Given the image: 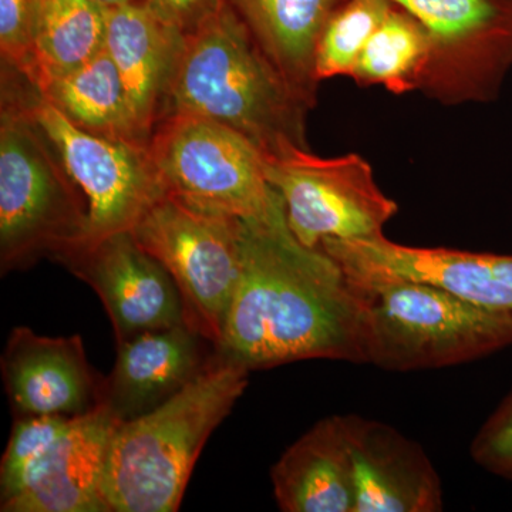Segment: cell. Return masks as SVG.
Masks as SVG:
<instances>
[{"label": "cell", "mask_w": 512, "mask_h": 512, "mask_svg": "<svg viewBox=\"0 0 512 512\" xmlns=\"http://www.w3.org/2000/svg\"><path fill=\"white\" fill-rule=\"evenodd\" d=\"M345 424L355 473V512L443 510L439 473L417 441L357 414H346Z\"/></svg>", "instance_id": "2e32d148"}, {"label": "cell", "mask_w": 512, "mask_h": 512, "mask_svg": "<svg viewBox=\"0 0 512 512\" xmlns=\"http://www.w3.org/2000/svg\"><path fill=\"white\" fill-rule=\"evenodd\" d=\"M285 512H355L356 487L345 416L319 420L271 470Z\"/></svg>", "instance_id": "ac0fdd59"}, {"label": "cell", "mask_w": 512, "mask_h": 512, "mask_svg": "<svg viewBox=\"0 0 512 512\" xmlns=\"http://www.w3.org/2000/svg\"><path fill=\"white\" fill-rule=\"evenodd\" d=\"M248 376L245 367L215 355L170 400L119 421L106 467L111 512L178 511L202 448L245 393Z\"/></svg>", "instance_id": "3957f363"}, {"label": "cell", "mask_w": 512, "mask_h": 512, "mask_svg": "<svg viewBox=\"0 0 512 512\" xmlns=\"http://www.w3.org/2000/svg\"><path fill=\"white\" fill-rule=\"evenodd\" d=\"M332 256L355 282H427L456 293L484 308L512 315V255L420 248L397 244L389 238L323 242Z\"/></svg>", "instance_id": "7c38bea8"}, {"label": "cell", "mask_w": 512, "mask_h": 512, "mask_svg": "<svg viewBox=\"0 0 512 512\" xmlns=\"http://www.w3.org/2000/svg\"><path fill=\"white\" fill-rule=\"evenodd\" d=\"M70 123L94 136L148 147L123 79L106 47L89 62L36 89Z\"/></svg>", "instance_id": "ffe728a7"}, {"label": "cell", "mask_w": 512, "mask_h": 512, "mask_svg": "<svg viewBox=\"0 0 512 512\" xmlns=\"http://www.w3.org/2000/svg\"><path fill=\"white\" fill-rule=\"evenodd\" d=\"M74 419L26 416L15 420L0 463V504L16 494L30 468L72 427Z\"/></svg>", "instance_id": "cb8c5ba5"}, {"label": "cell", "mask_w": 512, "mask_h": 512, "mask_svg": "<svg viewBox=\"0 0 512 512\" xmlns=\"http://www.w3.org/2000/svg\"><path fill=\"white\" fill-rule=\"evenodd\" d=\"M119 419L101 406L72 427L37 460L2 512H111L106 467Z\"/></svg>", "instance_id": "5bb4252c"}, {"label": "cell", "mask_w": 512, "mask_h": 512, "mask_svg": "<svg viewBox=\"0 0 512 512\" xmlns=\"http://www.w3.org/2000/svg\"><path fill=\"white\" fill-rule=\"evenodd\" d=\"M131 232L173 276L188 325L217 348L241 275V220L164 194Z\"/></svg>", "instance_id": "ba28073f"}, {"label": "cell", "mask_w": 512, "mask_h": 512, "mask_svg": "<svg viewBox=\"0 0 512 512\" xmlns=\"http://www.w3.org/2000/svg\"><path fill=\"white\" fill-rule=\"evenodd\" d=\"M429 36L420 92L441 106L490 103L512 69L508 0H390Z\"/></svg>", "instance_id": "30bf717a"}, {"label": "cell", "mask_w": 512, "mask_h": 512, "mask_svg": "<svg viewBox=\"0 0 512 512\" xmlns=\"http://www.w3.org/2000/svg\"><path fill=\"white\" fill-rule=\"evenodd\" d=\"M2 376L15 419L82 417L103 406L106 377L90 365L80 335L49 338L26 326L13 329Z\"/></svg>", "instance_id": "4fadbf2b"}, {"label": "cell", "mask_w": 512, "mask_h": 512, "mask_svg": "<svg viewBox=\"0 0 512 512\" xmlns=\"http://www.w3.org/2000/svg\"><path fill=\"white\" fill-rule=\"evenodd\" d=\"M99 295L117 342L187 323L180 289L160 262L123 231L80 242L57 256Z\"/></svg>", "instance_id": "8fae6325"}, {"label": "cell", "mask_w": 512, "mask_h": 512, "mask_svg": "<svg viewBox=\"0 0 512 512\" xmlns=\"http://www.w3.org/2000/svg\"><path fill=\"white\" fill-rule=\"evenodd\" d=\"M429 49V36L419 20L392 3L363 49L350 79L359 86L384 87L396 96L420 92Z\"/></svg>", "instance_id": "7402d4cb"}, {"label": "cell", "mask_w": 512, "mask_h": 512, "mask_svg": "<svg viewBox=\"0 0 512 512\" xmlns=\"http://www.w3.org/2000/svg\"><path fill=\"white\" fill-rule=\"evenodd\" d=\"M309 111L228 3L185 36L165 116L215 121L275 157L309 148Z\"/></svg>", "instance_id": "7a4b0ae2"}, {"label": "cell", "mask_w": 512, "mask_h": 512, "mask_svg": "<svg viewBox=\"0 0 512 512\" xmlns=\"http://www.w3.org/2000/svg\"><path fill=\"white\" fill-rule=\"evenodd\" d=\"M470 454L488 473L512 481V389L478 430Z\"/></svg>", "instance_id": "484cf974"}, {"label": "cell", "mask_w": 512, "mask_h": 512, "mask_svg": "<svg viewBox=\"0 0 512 512\" xmlns=\"http://www.w3.org/2000/svg\"><path fill=\"white\" fill-rule=\"evenodd\" d=\"M390 0H342L320 33L315 69L319 82L350 77L370 37L380 25Z\"/></svg>", "instance_id": "603a6c76"}, {"label": "cell", "mask_w": 512, "mask_h": 512, "mask_svg": "<svg viewBox=\"0 0 512 512\" xmlns=\"http://www.w3.org/2000/svg\"><path fill=\"white\" fill-rule=\"evenodd\" d=\"M289 86L313 109L316 46L342 0H227Z\"/></svg>", "instance_id": "d6986e66"}, {"label": "cell", "mask_w": 512, "mask_h": 512, "mask_svg": "<svg viewBox=\"0 0 512 512\" xmlns=\"http://www.w3.org/2000/svg\"><path fill=\"white\" fill-rule=\"evenodd\" d=\"M265 174L305 247L380 237L399 211L377 184L372 165L356 153L322 158L309 148H291L265 157Z\"/></svg>", "instance_id": "9c48e42d"}, {"label": "cell", "mask_w": 512, "mask_h": 512, "mask_svg": "<svg viewBox=\"0 0 512 512\" xmlns=\"http://www.w3.org/2000/svg\"><path fill=\"white\" fill-rule=\"evenodd\" d=\"M148 151L165 194L195 210L261 220L281 202L266 178L262 151L215 121L168 114L154 128Z\"/></svg>", "instance_id": "8992f818"}, {"label": "cell", "mask_w": 512, "mask_h": 512, "mask_svg": "<svg viewBox=\"0 0 512 512\" xmlns=\"http://www.w3.org/2000/svg\"><path fill=\"white\" fill-rule=\"evenodd\" d=\"M215 355L214 343L188 323L121 340L103 406L120 421L143 416L200 376Z\"/></svg>", "instance_id": "9a60e30c"}, {"label": "cell", "mask_w": 512, "mask_h": 512, "mask_svg": "<svg viewBox=\"0 0 512 512\" xmlns=\"http://www.w3.org/2000/svg\"><path fill=\"white\" fill-rule=\"evenodd\" d=\"M45 0H0V52L2 64L28 82L35 72L33 42Z\"/></svg>", "instance_id": "d4e9b609"}, {"label": "cell", "mask_w": 512, "mask_h": 512, "mask_svg": "<svg viewBox=\"0 0 512 512\" xmlns=\"http://www.w3.org/2000/svg\"><path fill=\"white\" fill-rule=\"evenodd\" d=\"M158 19L184 36L191 35L214 18L227 5V0H141Z\"/></svg>", "instance_id": "4316f807"}, {"label": "cell", "mask_w": 512, "mask_h": 512, "mask_svg": "<svg viewBox=\"0 0 512 512\" xmlns=\"http://www.w3.org/2000/svg\"><path fill=\"white\" fill-rule=\"evenodd\" d=\"M94 2L99 3V5L103 6V8H116V6L126 5V3L136 2V0H94Z\"/></svg>", "instance_id": "83f0119b"}, {"label": "cell", "mask_w": 512, "mask_h": 512, "mask_svg": "<svg viewBox=\"0 0 512 512\" xmlns=\"http://www.w3.org/2000/svg\"><path fill=\"white\" fill-rule=\"evenodd\" d=\"M355 284L363 299V363L392 372L441 369L512 346L510 313L484 308L427 282Z\"/></svg>", "instance_id": "277c9868"}, {"label": "cell", "mask_w": 512, "mask_h": 512, "mask_svg": "<svg viewBox=\"0 0 512 512\" xmlns=\"http://www.w3.org/2000/svg\"><path fill=\"white\" fill-rule=\"evenodd\" d=\"M185 36L141 0L106 9V47L119 70L138 127L150 141L167 113ZM150 144V143H148Z\"/></svg>", "instance_id": "e0dca14e"}, {"label": "cell", "mask_w": 512, "mask_h": 512, "mask_svg": "<svg viewBox=\"0 0 512 512\" xmlns=\"http://www.w3.org/2000/svg\"><path fill=\"white\" fill-rule=\"evenodd\" d=\"M86 205L47 138L18 101L2 93L0 269L56 259L86 235Z\"/></svg>", "instance_id": "5b68a950"}, {"label": "cell", "mask_w": 512, "mask_h": 512, "mask_svg": "<svg viewBox=\"0 0 512 512\" xmlns=\"http://www.w3.org/2000/svg\"><path fill=\"white\" fill-rule=\"evenodd\" d=\"M106 45V8L94 0H45L33 42L35 72L40 89L49 80L89 62Z\"/></svg>", "instance_id": "44dd1931"}, {"label": "cell", "mask_w": 512, "mask_h": 512, "mask_svg": "<svg viewBox=\"0 0 512 512\" xmlns=\"http://www.w3.org/2000/svg\"><path fill=\"white\" fill-rule=\"evenodd\" d=\"M508 2L512 3V0H508Z\"/></svg>", "instance_id": "f1b7e54d"}, {"label": "cell", "mask_w": 512, "mask_h": 512, "mask_svg": "<svg viewBox=\"0 0 512 512\" xmlns=\"http://www.w3.org/2000/svg\"><path fill=\"white\" fill-rule=\"evenodd\" d=\"M359 286L322 248L305 247L284 201L261 220H241V275L217 345L249 370L328 359L363 363Z\"/></svg>", "instance_id": "6da1fadb"}, {"label": "cell", "mask_w": 512, "mask_h": 512, "mask_svg": "<svg viewBox=\"0 0 512 512\" xmlns=\"http://www.w3.org/2000/svg\"><path fill=\"white\" fill-rule=\"evenodd\" d=\"M2 93L18 101L35 121L82 195L87 215L82 242L131 231L165 194L148 147L80 130L25 77L18 84L9 69L2 73Z\"/></svg>", "instance_id": "52a82bcc"}]
</instances>
